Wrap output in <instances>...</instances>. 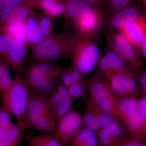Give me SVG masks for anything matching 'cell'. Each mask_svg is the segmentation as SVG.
I'll return each mask as SVG.
<instances>
[{"label":"cell","mask_w":146,"mask_h":146,"mask_svg":"<svg viewBox=\"0 0 146 146\" xmlns=\"http://www.w3.org/2000/svg\"><path fill=\"white\" fill-rule=\"evenodd\" d=\"M114 116L122 123L129 136L145 142L146 96L120 100L115 108Z\"/></svg>","instance_id":"cell-1"},{"label":"cell","mask_w":146,"mask_h":146,"mask_svg":"<svg viewBox=\"0 0 146 146\" xmlns=\"http://www.w3.org/2000/svg\"><path fill=\"white\" fill-rule=\"evenodd\" d=\"M77 39V35L72 33L52 35L32 49L30 59L32 62L71 59Z\"/></svg>","instance_id":"cell-2"},{"label":"cell","mask_w":146,"mask_h":146,"mask_svg":"<svg viewBox=\"0 0 146 146\" xmlns=\"http://www.w3.org/2000/svg\"><path fill=\"white\" fill-rule=\"evenodd\" d=\"M25 125L27 129L52 133L54 131L56 123L48 96L31 91L30 101Z\"/></svg>","instance_id":"cell-3"},{"label":"cell","mask_w":146,"mask_h":146,"mask_svg":"<svg viewBox=\"0 0 146 146\" xmlns=\"http://www.w3.org/2000/svg\"><path fill=\"white\" fill-rule=\"evenodd\" d=\"M1 97L2 107L14 116L16 123L25 124L30 101L31 91L24 77L16 74L12 85Z\"/></svg>","instance_id":"cell-4"},{"label":"cell","mask_w":146,"mask_h":146,"mask_svg":"<svg viewBox=\"0 0 146 146\" xmlns=\"http://www.w3.org/2000/svg\"><path fill=\"white\" fill-rule=\"evenodd\" d=\"M78 39L71 58L72 66L86 75L98 65L100 52L94 36L77 33Z\"/></svg>","instance_id":"cell-5"},{"label":"cell","mask_w":146,"mask_h":146,"mask_svg":"<svg viewBox=\"0 0 146 146\" xmlns=\"http://www.w3.org/2000/svg\"><path fill=\"white\" fill-rule=\"evenodd\" d=\"M115 96L119 100L142 95L137 83V76L133 72L107 71L102 73Z\"/></svg>","instance_id":"cell-6"},{"label":"cell","mask_w":146,"mask_h":146,"mask_svg":"<svg viewBox=\"0 0 146 146\" xmlns=\"http://www.w3.org/2000/svg\"><path fill=\"white\" fill-rule=\"evenodd\" d=\"M86 88L91 96L90 100L115 117V108L120 100L113 93L103 74H98L87 80Z\"/></svg>","instance_id":"cell-7"},{"label":"cell","mask_w":146,"mask_h":146,"mask_svg":"<svg viewBox=\"0 0 146 146\" xmlns=\"http://www.w3.org/2000/svg\"><path fill=\"white\" fill-rule=\"evenodd\" d=\"M108 42L110 50L120 56L133 72L141 70L143 61L139 57L136 48L119 32L109 35Z\"/></svg>","instance_id":"cell-8"},{"label":"cell","mask_w":146,"mask_h":146,"mask_svg":"<svg viewBox=\"0 0 146 146\" xmlns=\"http://www.w3.org/2000/svg\"><path fill=\"white\" fill-rule=\"evenodd\" d=\"M83 127L82 116L76 110H71L58 122L52 134L62 146H71L76 135Z\"/></svg>","instance_id":"cell-9"},{"label":"cell","mask_w":146,"mask_h":146,"mask_svg":"<svg viewBox=\"0 0 146 146\" xmlns=\"http://www.w3.org/2000/svg\"><path fill=\"white\" fill-rule=\"evenodd\" d=\"M28 56L27 44L20 40L14 39L3 59L15 75L24 77L26 73V63Z\"/></svg>","instance_id":"cell-10"},{"label":"cell","mask_w":146,"mask_h":146,"mask_svg":"<svg viewBox=\"0 0 146 146\" xmlns=\"http://www.w3.org/2000/svg\"><path fill=\"white\" fill-rule=\"evenodd\" d=\"M31 91L49 97L55 90L58 79L28 67L24 76Z\"/></svg>","instance_id":"cell-11"},{"label":"cell","mask_w":146,"mask_h":146,"mask_svg":"<svg viewBox=\"0 0 146 146\" xmlns=\"http://www.w3.org/2000/svg\"><path fill=\"white\" fill-rule=\"evenodd\" d=\"M98 146H117L128 136L122 123L115 117L97 133Z\"/></svg>","instance_id":"cell-12"},{"label":"cell","mask_w":146,"mask_h":146,"mask_svg":"<svg viewBox=\"0 0 146 146\" xmlns=\"http://www.w3.org/2000/svg\"><path fill=\"white\" fill-rule=\"evenodd\" d=\"M36 6V0H25L0 12V30L9 24L25 21L35 12Z\"/></svg>","instance_id":"cell-13"},{"label":"cell","mask_w":146,"mask_h":146,"mask_svg":"<svg viewBox=\"0 0 146 146\" xmlns=\"http://www.w3.org/2000/svg\"><path fill=\"white\" fill-rule=\"evenodd\" d=\"M119 32L135 48H140L146 36V13Z\"/></svg>","instance_id":"cell-14"},{"label":"cell","mask_w":146,"mask_h":146,"mask_svg":"<svg viewBox=\"0 0 146 146\" xmlns=\"http://www.w3.org/2000/svg\"><path fill=\"white\" fill-rule=\"evenodd\" d=\"M65 4L64 18L74 23L80 18L93 15L100 10L82 0H64Z\"/></svg>","instance_id":"cell-15"},{"label":"cell","mask_w":146,"mask_h":146,"mask_svg":"<svg viewBox=\"0 0 146 146\" xmlns=\"http://www.w3.org/2000/svg\"><path fill=\"white\" fill-rule=\"evenodd\" d=\"M141 15L136 7L129 5L111 15L108 24L110 27L119 31L136 21Z\"/></svg>","instance_id":"cell-16"},{"label":"cell","mask_w":146,"mask_h":146,"mask_svg":"<svg viewBox=\"0 0 146 146\" xmlns=\"http://www.w3.org/2000/svg\"><path fill=\"white\" fill-rule=\"evenodd\" d=\"M39 15L35 12L24 21L27 44L31 49L46 39L38 25Z\"/></svg>","instance_id":"cell-17"},{"label":"cell","mask_w":146,"mask_h":146,"mask_svg":"<svg viewBox=\"0 0 146 146\" xmlns=\"http://www.w3.org/2000/svg\"><path fill=\"white\" fill-rule=\"evenodd\" d=\"M102 20V12L100 9L95 14L80 18L73 23L77 29V33L94 36L101 29Z\"/></svg>","instance_id":"cell-18"},{"label":"cell","mask_w":146,"mask_h":146,"mask_svg":"<svg viewBox=\"0 0 146 146\" xmlns=\"http://www.w3.org/2000/svg\"><path fill=\"white\" fill-rule=\"evenodd\" d=\"M98 65L101 73L107 71L133 72L119 56L111 50L100 58Z\"/></svg>","instance_id":"cell-19"},{"label":"cell","mask_w":146,"mask_h":146,"mask_svg":"<svg viewBox=\"0 0 146 146\" xmlns=\"http://www.w3.org/2000/svg\"><path fill=\"white\" fill-rule=\"evenodd\" d=\"M37 6L43 13L53 18L63 16L65 4L64 0H36Z\"/></svg>","instance_id":"cell-20"},{"label":"cell","mask_w":146,"mask_h":146,"mask_svg":"<svg viewBox=\"0 0 146 146\" xmlns=\"http://www.w3.org/2000/svg\"><path fill=\"white\" fill-rule=\"evenodd\" d=\"M29 66L39 71L50 77L56 80L60 77L63 70V69L52 60L32 61Z\"/></svg>","instance_id":"cell-21"},{"label":"cell","mask_w":146,"mask_h":146,"mask_svg":"<svg viewBox=\"0 0 146 146\" xmlns=\"http://www.w3.org/2000/svg\"><path fill=\"white\" fill-rule=\"evenodd\" d=\"M27 129L24 124L13 123L6 136L0 141V146H17Z\"/></svg>","instance_id":"cell-22"},{"label":"cell","mask_w":146,"mask_h":146,"mask_svg":"<svg viewBox=\"0 0 146 146\" xmlns=\"http://www.w3.org/2000/svg\"><path fill=\"white\" fill-rule=\"evenodd\" d=\"M71 146H98V136L94 131L83 127L72 141Z\"/></svg>","instance_id":"cell-23"},{"label":"cell","mask_w":146,"mask_h":146,"mask_svg":"<svg viewBox=\"0 0 146 146\" xmlns=\"http://www.w3.org/2000/svg\"><path fill=\"white\" fill-rule=\"evenodd\" d=\"M0 33L8 34L13 39L20 40L27 44L24 21L15 22L5 26L1 29Z\"/></svg>","instance_id":"cell-24"},{"label":"cell","mask_w":146,"mask_h":146,"mask_svg":"<svg viewBox=\"0 0 146 146\" xmlns=\"http://www.w3.org/2000/svg\"><path fill=\"white\" fill-rule=\"evenodd\" d=\"M26 139L30 146H62L52 133L27 135Z\"/></svg>","instance_id":"cell-25"},{"label":"cell","mask_w":146,"mask_h":146,"mask_svg":"<svg viewBox=\"0 0 146 146\" xmlns=\"http://www.w3.org/2000/svg\"><path fill=\"white\" fill-rule=\"evenodd\" d=\"M10 69L5 61L0 58V94L3 96L12 85L13 79L12 78Z\"/></svg>","instance_id":"cell-26"},{"label":"cell","mask_w":146,"mask_h":146,"mask_svg":"<svg viewBox=\"0 0 146 146\" xmlns=\"http://www.w3.org/2000/svg\"><path fill=\"white\" fill-rule=\"evenodd\" d=\"M82 121L83 127L90 130L94 131H98L101 128L96 115L88 105H87L86 110L82 116Z\"/></svg>","instance_id":"cell-27"},{"label":"cell","mask_w":146,"mask_h":146,"mask_svg":"<svg viewBox=\"0 0 146 146\" xmlns=\"http://www.w3.org/2000/svg\"><path fill=\"white\" fill-rule=\"evenodd\" d=\"M132 0H104L102 10L110 16L130 5Z\"/></svg>","instance_id":"cell-28"},{"label":"cell","mask_w":146,"mask_h":146,"mask_svg":"<svg viewBox=\"0 0 146 146\" xmlns=\"http://www.w3.org/2000/svg\"><path fill=\"white\" fill-rule=\"evenodd\" d=\"M76 101L71 97L60 101L53 112L56 124L62 118L72 110V107Z\"/></svg>","instance_id":"cell-29"},{"label":"cell","mask_w":146,"mask_h":146,"mask_svg":"<svg viewBox=\"0 0 146 146\" xmlns=\"http://www.w3.org/2000/svg\"><path fill=\"white\" fill-rule=\"evenodd\" d=\"M13 123L9 111L4 108H0V141L6 136Z\"/></svg>","instance_id":"cell-30"},{"label":"cell","mask_w":146,"mask_h":146,"mask_svg":"<svg viewBox=\"0 0 146 146\" xmlns=\"http://www.w3.org/2000/svg\"><path fill=\"white\" fill-rule=\"evenodd\" d=\"M38 25L46 39L52 36L54 27V18L44 14H39L38 18Z\"/></svg>","instance_id":"cell-31"},{"label":"cell","mask_w":146,"mask_h":146,"mask_svg":"<svg viewBox=\"0 0 146 146\" xmlns=\"http://www.w3.org/2000/svg\"><path fill=\"white\" fill-rule=\"evenodd\" d=\"M87 105L91 107L96 115L101 128L107 125L115 117L109 112L104 111L98 107L91 100H89Z\"/></svg>","instance_id":"cell-32"},{"label":"cell","mask_w":146,"mask_h":146,"mask_svg":"<svg viewBox=\"0 0 146 146\" xmlns=\"http://www.w3.org/2000/svg\"><path fill=\"white\" fill-rule=\"evenodd\" d=\"M86 88V84H84L74 83L68 89L71 97L76 100L84 96Z\"/></svg>","instance_id":"cell-33"},{"label":"cell","mask_w":146,"mask_h":146,"mask_svg":"<svg viewBox=\"0 0 146 146\" xmlns=\"http://www.w3.org/2000/svg\"><path fill=\"white\" fill-rule=\"evenodd\" d=\"M14 39L10 35L0 33V58H3L7 52Z\"/></svg>","instance_id":"cell-34"},{"label":"cell","mask_w":146,"mask_h":146,"mask_svg":"<svg viewBox=\"0 0 146 146\" xmlns=\"http://www.w3.org/2000/svg\"><path fill=\"white\" fill-rule=\"evenodd\" d=\"M68 68L72 76L74 83H82L86 84L87 80L85 78V75L81 71L73 67L72 65L68 67Z\"/></svg>","instance_id":"cell-35"},{"label":"cell","mask_w":146,"mask_h":146,"mask_svg":"<svg viewBox=\"0 0 146 146\" xmlns=\"http://www.w3.org/2000/svg\"><path fill=\"white\" fill-rule=\"evenodd\" d=\"M59 78L63 85L67 89L74 83L72 76L68 68L63 69Z\"/></svg>","instance_id":"cell-36"},{"label":"cell","mask_w":146,"mask_h":146,"mask_svg":"<svg viewBox=\"0 0 146 146\" xmlns=\"http://www.w3.org/2000/svg\"><path fill=\"white\" fill-rule=\"evenodd\" d=\"M117 146H146V143L128 136Z\"/></svg>","instance_id":"cell-37"},{"label":"cell","mask_w":146,"mask_h":146,"mask_svg":"<svg viewBox=\"0 0 146 146\" xmlns=\"http://www.w3.org/2000/svg\"><path fill=\"white\" fill-rule=\"evenodd\" d=\"M25 0H0V12L23 2Z\"/></svg>","instance_id":"cell-38"},{"label":"cell","mask_w":146,"mask_h":146,"mask_svg":"<svg viewBox=\"0 0 146 146\" xmlns=\"http://www.w3.org/2000/svg\"><path fill=\"white\" fill-rule=\"evenodd\" d=\"M48 101L50 107L54 112V110L60 102L59 95L56 89L48 97Z\"/></svg>","instance_id":"cell-39"},{"label":"cell","mask_w":146,"mask_h":146,"mask_svg":"<svg viewBox=\"0 0 146 146\" xmlns=\"http://www.w3.org/2000/svg\"><path fill=\"white\" fill-rule=\"evenodd\" d=\"M137 81L141 87L142 95L146 96V70L140 73L138 76H137Z\"/></svg>","instance_id":"cell-40"},{"label":"cell","mask_w":146,"mask_h":146,"mask_svg":"<svg viewBox=\"0 0 146 146\" xmlns=\"http://www.w3.org/2000/svg\"><path fill=\"white\" fill-rule=\"evenodd\" d=\"M82 1L93 6L98 7L103 0H82Z\"/></svg>","instance_id":"cell-41"},{"label":"cell","mask_w":146,"mask_h":146,"mask_svg":"<svg viewBox=\"0 0 146 146\" xmlns=\"http://www.w3.org/2000/svg\"><path fill=\"white\" fill-rule=\"evenodd\" d=\"M140 49L142 56L143 57L146 58V36L141 44Z\"/></svg>","instance_id":"cell-42"},{"label":"cell","mask_w":146,"mask_h":146,"mask_svg":"<svg viewBox=\"0 0 146 146\" xmlns=\"http://www.w3.org/2000/svg\"><path fill=\"white\" fill-rule=\"evenodd\" d=\"M144 141L146 143V120L145 122L144 129Z\"/></svg>","instance_id":"cell-43"},{"label":"cell","mask_w":146,"mask_h":146,"mask_svg":"<svg viewBox=\"0 0 146 146\" xmlns=\"http://www.w3.org/2000/svg\"><path fill=\"white\" fill-rule=\"evenodd\" d=\"M141 1L144 7L146 9V0H141Z\"/></svg>","instance_id":"cell-44"},{"label":"cell","mask_w":146,"mask_h":146,"mask_svg":"<svg viewBox=\"0 0 146 146\" xmlns=\"http://www.w3.org/2000/svg\"><path fill=\"white\" fill-rule=\"evenodd\" d=\"M29 146V145H28V146Z\"/></svg>","instance_id":"cell-45"}]
</instances>
